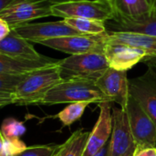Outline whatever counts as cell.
<instances>
[{
  "label": "cell",
  "instance_id": "e575fe53",
  "mask_svg": "<svg viewBox=\"0 0 156 156\" xmlns=\"http://www.w3.org/2000/svg\"><path fill=\"white\" fill-rule=\"evenodd\" d=\"M56 155H57V154H56ZM56 155H55V156H56Z\"/></svg>",
  "mask_w": 156,
  "mask_h": 156
},
{
  "label": "cell",
  "instance_id": "8992f818",
  "mask_svg": "<svg viewBox=\"0 0 156 156\" xmlns=\"http://www.w3.org/2000/svg\"><path fill=\"white\" fill-rule=\"evenodd\" d=\"M51 0H15L0 10V18L6 21L11 28L32 20L52 16Z\"/></svg>",
  "mask_w": 156,
  "mask_h": 156
},
{
  "label": "cell",
  "instance_id": "4dcf8cb0",
  "mask_svg": "<svg viewBox=\"0 0 156 156\" xmlns=\"http://www.w3.org/2000/svg\"><path fill=\"white\" fill-rule=\"evenodd\" d=\"M147 1H148V3L151 5V6L154 8V5H156V0H147Z\"/></svg>",
  "mask_w": 156,
  "mask_h": 156
},
{
  "label": "cell",
  "instance_id": "7402d4cb",
  "mask_svg": "<svg viewBox=\"0 0 156 156\" xmlns=\"http://www.w3.org/2000/svg\"><path fill=\"white\" fill-rule=\"evenodd\" d=\"M89 104L90 103L87 101L69 103L57 115H54L53 118H58L59 122L62 123V125L65 127L70 126L71 124L78 122L82 117Z\"/></svg>",
  "mask_w": 156,
  "mask_h": 156
},
{
  "label": "cell",
  "instance_id": "ac0fdd59",
  "mask_svg": "<svg viewBox=\"0 0 156 156\" xmlns=\"http://www.w3.org/2000/svg\"><path fill=\"white\" fill-rule=\"evenodd\" d=\"M114 16L133 17L153 13V7L147 0H109Z\"/></svg>",
  "mask_w": 156,
  "mask_h": 156
},
{
  "label": "cell",
  "instance_id": "8fae6325",
  "mask_svg": "<svg viewBox=\"0 0 156 156\" xmlns=\"http://www.w3.org/2000/svg\"><path fill=\"white\" fill-rule=\"evenodd\" d=\"M110 68L127 71L143 61L147 54L135 47L107 38L103 51Z\"/></svg>",
  "mask_w": 156,
  "mask_h": 156
},
{
  "label": "cell",
  "instance_id": "2e32d148",
  "mask_svg": "<svg viewBox=\"0 0 156 156\" xmlns=\"http://www.w3.org/2000/svg\"><path fill=\"white\" fill-rule=\"evenodd\" d=\"M31 43L12 29L6 37L0 40V54L16 58L37 59L42 58L43 55L38 53Z\"/></svg>",
  "mask_w": 156,
  "mask_h": 156
},
{
  "label": "cell",
  "instance_id": "d6a6232c",
  "mask_svg": "<svg viewBox=\"0 0 156 156\" xmlns=\"http://www.w3.org/2000/svg\"><path fill=\"white\" fill-rule=\"evenodd\" d=\"M51 1H53V2H55V3H58V2H61V1H67V0H51Z\"/></svg>",
  "mask_w": 156,
  "mask_h": 156
},
{
  "label": "cell",
  "instance_id": "277c9868",
  "mask_svg": "<svg viewBox=\"0 0 156 156\" xmlns=\"http://www.w3.org/2000/svg\"><path fill=\"white\" fill-rule=\"evenodd\" d=\"M52 16L65 18L80 17L102 21L114 17V12L109 0H67L54 4Z\"/></svg>",
  "mask_w": 156,
  "mask_h": 156
},
{
  "label": "cell",
  "instance_id": "52a82bcc",
  "mask_svg": "<svg viewBox=\"0 0 156 156\" xmlns=\"http://www.w3.org/2000/svg\"><path fill=\"white\" fill-rule=\"evenodd\" d=\"M129 123L133 135L137 144V149L145 147L156 148V125L141 106V104L130 96L126 108Z\"/></svg>",
  "mask_w": 156,
  "mask_h": 156
},
{
  "label": "cell",
  "instance_id": "9a60e30c",
  "mask_svg": "<svg viewBox=\"0 0 156 156\" xmlns=\"http://www.w3.org/2000/svg\"><path fill=\"white\" fill-rule=\"evenodd\" d=\"M60 59L43 56L37 59L10 58L0 54V74L26 75L36 70L56 65Z\"/></svg>",
  "mask_w": 156,
  "mask_h": 156
},
{
  "label": "cell",
  "instance_id": "5b68a950",
  "mask_svg": "<svg viewBox=\"0 0 156 156\" xmlns=\"http://www.w3.org/2000/svg\"><path fill=\"white\" fill-rule=\"evenodd\" d=\"M108 38V32L99 35H73L39 41L37 44L69 54L78 55L85 53H103Z\"/></svg>",
  "mask_w": 156,
  "mask_h": 156
},
{
  "label": "cell",
  "instance_id": "ffe728a7",
  "mask_svg": "<svg viewBox=\"0 0 156 156\" xmlns=\"http://www.w3.org/2000/svg\"><path fill=\"white\" fill-rule=\"evenodd\" d=\"M26 75H14V74H0V106L1 108L13 104L14 94L27 77Z\"/></svg>",
  "mask_w": 156,
  "mask_h": 156
},
{
  "label": "cell",
  "instance_id": "e0dca14e",
  "mask_svg": "<svg viewBox=\"0 0 156 156\" xmlns=\"http://www.w3.org/2000/svg\"><path fill=\"white\" fill-rule=\"evenodd\" d=\"M107 32L109 39L140 48L147 54V57H156V37L129 32Z\"/></svg>",
  "mask_w": 156,
  "mask_h": 156
},
{
  "label": "cell",
  "instance_id": "5bb4252c",
  "mask_svg": "<svg viewBox=\"0 0 156 156\" xmlns=\"http://www.w3.org/2000/svg\"><path fill=\"white\" fill-rule=\"evenodd\" d=\"M105 24L107 31L137 33L156 37V16L152 13L133 17L114 16L112 20Z\"/></svg>",
  "mask_w": 156,
  "mask_h": 156
},
{
  "label": "cell",
  "instance_id": "9c48e42d",
  "mask_svg": "<svg viewBox=\"0 0 156 156\" xmlns=\"http://www.w3.org/2000/svg\"><path fill=\"white\" fill-rule=\"evenodd\" d=\"M17 35L27 39L32 43H38L39 41L73 36L82 35V33L69 27L65 20L51 21L44 23H24L12 28Z\"/></svg>",
  "mask_w": 156,
  "mask_h": 156
},
{
  "label": "cell",
  "instance_id": "1f68e13d",
  "mask_svg": "<svg viewBox=\"0 0 156 156\" xmlns=\"http://www.w3.org/2000/svg\"><path fill=\"white\" fill-rule=\"evenodd\" d=\"M153 15H154V16H156V5H154V7L153 8V13H152Z\"/></svg>",
  "mask_w": 156,
  "mask_h": 156
},
{
  "label": "cell",
  "instance_id": "ba28073f",
  "mask_svg": "<svg viewBox=\"0 0 156 156\" xmlns=\"http://www.w3.org/2000/svg\"><path fill=\"white\" fill-rule=\"evenodd\" d=\"M137 144L132 133L126 111L112 107V133L108 156H134Z\"/></svg>",
  "mask_w": 156,
  "mask_h": 156
},
{
  "label": "cell",
  "instance_id": "603a6c76",
  "mask_svg": "<svg viewBox=\"0 0 156 156\" xmlns=\"http://www.w3.org/2000/svg\"><path fill=\"white\" fill-rule=\"evenodd\" d=\"M0 156H16L27 147L19 138H5L0 134Z\"/></svg>",
  "mask_w": 156,
  "mask_h": 156
},
{
  "label": "cell",
  "instance_id": "4316f807",
  "mask_svg": "<svg viewBox=\"0 0 156 156\" xmlns=\"http://www.w3.org/2000/svg\"><path fill=\"white\" fill-rule=\"evenodd\" d=\"M134 156H156V148L145 147V148L137 149Z\"/></svg>",
  "mask_w": 156,
  "mask_h": 156
},
{
  "label": "cell",
  "instance_id": "cb8c5ba5",
  "mask_svg": "<svg viewBox=\"0 0 156 156\" xmlns=\"http://www.w3.org/2000/svg\"><path fill=\"white\" fill-rule=\"evenodd\" d=\"M26 132V126L22 122H19L15 118H6L2 122L0 134L5 138H20Z\"/></svg>",
  "mask_w": 156,
  "mask_h": 156
},
{
  "label": "cell",
  "instance_id": "6da1fadb",
  "mask_svg": "<svg viewBox=\"0 0 156 156\" xmlns=\"http://www.w3.org/2000/svg\"><path fill=\"white\" fill-rule=\"evenodd\" d=\"M63 80L59 63L29 73L17 87L13 97V104L40 105L49 90Z\"/></svg>",
  "mask_w": 156,
  "mask_h": 156
},
{
  "label": "cell",
  "instance_id": "f546056e",
  "mask_svg": "<svg viewBox=\"0 0 156 156\" xmlns=\"http://www.w3.org/2000/svg\"><path fill=\"white\" fill-rule=\"evenodd\" d=\"M13 1H15V0H0V10L4 9L5 7L9 5Z\"/></svg>",
  "mask_w": 156,
  "mask_h": 156
},
{
  "label": "cell",
  "instance_id": "7c38bea8",
  "mask_svg": "<svg viewBox=\"0 0 156 156\" xmlns=\"http://www.w3.org/2000/svg\"><path fill=\"white\" fill-rule=\"evenodd\" d=\"M96 84L110 101L117 103L123 110L126 108L131 96L127 71L109 68Z\"/></svg>",
  "mask_w": 156,
  "mask_h": 156
},
{
  "label": "cell",
  "instance_id": "3957f363",
  "mask_svg": "<svg viewBox=\"0 0 156 156\" xmlns=\"http://www.w3.org/2000/svg\"><path fill=\"white\" fill-rule=\"evenodd\" d=\"M104 53L70 55L60 59L59 69L63 80H89L97 81L109 69Z\"/></svg>",
  "mask_w": 156,
  "mask_h": 156
},
{
  "label": "cell",
  "instance_id": "7a4b0ae2",
  "mask_svg": "<svg viewBox=\"0 0 156 156\" xmlns=\"http://www.w3.org/2000/svg\"><path fill=\"white\" fill-rule=\"evenodd\" d=\"M109 101L96 84L89 80H64L49 90L40 105L51 106L62 103L87 101L101 103Z\"/></svg>",
  "mask_w": 156,
  "mask_h": 156
},
{
  "label": "cell",
  "instance_id": "4fadbf2b",
  "mask_svg": "<svg viewBox=\"0 0 156 156\" xmlns=\"http://www.w3.org/2000/svg\"><path fill=\"white\" fill-rule=\"evenodd\" d=\"M112 103L110 101L98 103L100 114L90 132L84 156H94L109 143L112 133Z\"/></svg>",
  "mask_w": 156,
  "mask_h": 156
},
{
  "label": "cell",
  "instance_id": "44dd1931",
  "mask_svg": "<svg viewBox=\"0 0 156 156\" xmlns=\"http://www.w3.org/2000/svg\"><path fill=\"white\" fill-rule=\"evenodd\" d=\"M65 22L77 31L87 35H99L107 32L106 24L102 21L89 18H65Z\"/></svg>",
  "mask_w": 156,
  "mask_h": 156
},
{
  "label": "cell",
  "instance_id": "d6986e66",
  "mask_svg": "<svg viewBox=\"0 0 156 156\" xmlns=\"http://www.w3.org/2000/svg\"><path fill=\"white\" fill-rule=\"evenodd\" d=\"M90 134V132L77 130L60 144L56 156H84Z\"/></svg>",
  "mask_w": 156,
  "mask_h": 156
},
{
  "label": "cell",
  "instance_id": "d4e9b609",
  "mask_svg": "<svg viewBox=\"0 0 156 156\" xmlns=\"http://www.w3.org/2000/svg\"><path fill=\"white\" fill-rule=\"evenodd\" d=\"M60 144H45L27 147L16 156H55L59 150Z\"/></svg>",
  "mask_w": 156,
  "mask_h": 156
},
{
  "label": "cell",
  "instance_id": "83f0119b",
  "mask_svg": "<svg viewBox=\"0 0 156 156\" xmlns=\"http://www.w3.org/2000/svg\"><path fill=\"white\" fill-rule=\"evenodd\" d=\"M143 62H144L148 67H152L156 69V57H146Z\"/></svg>",
  "mask_w": 156,
  "mask_h": 156
},
{
  "label": "cell",
  "instance_id": "484cf974",
  "mask_svg": "<svg viewBox=\"0 0 156 156\" xmlns=\"http://www.w3.org/2000/svg\"><path fill=\"white\" fill-rule=\"evenodd\" d=\"M11 31H12V28L9 26V24L4 19L0 18V40L6 37L11 33Z\"/></svg>",
  "mask_w": 156,
  "mask_h": 156
},
{
  "label": "cell",
  "instance_id": "f1b7e54d",
  "mask_svg": "<svg viewBox=\"0 0 156 156\" xmlns=\"http://www.w3.org/2000/svg\"><path fill=\"white\" fill-rule=\"evenodd\" d=\"M109 146H110V141L98 154H96L94 156H108L109 155Z\"/></svg>",
  "mask_w": 156,
  "mask_h": 156
},
{
  "label": "cell",
  "instance_id": "30bf717a",
  "mask_svg": "<svg viewBox=\"0 0 156 156\" xmlns=\"http://www.w3.org/2000/svg\"><path fill=\"white\" fill-rule=\"evenodd\" d=\"M130 94L144 109L156 125V70L148 67L143 75L129 80Z\"/></svg>",
  "mask_w": 156,
  "mask_h": 156
},
{
  "label": "cell",
  "instance_id": "836d02e7",
  "mask_svg": "<svg viewBox=\"0 0 156 156\" xmlns=\"http://www.w3.org/2000/svg\"><path fill=\"white\" fill-rule=\"evenodd\" d=\"M151 68H152V67H151ZM153 69H154V68H153ZM155 69V70H156V69Z\"/></svg>",
  "mask_w": 156,
  "mask_h": 156
}]
</instances>
